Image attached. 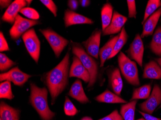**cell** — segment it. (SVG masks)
<instances>
[{
    "label": "cell",
    "instance_id": "6da1fadb",
    "mask_svg": "<svg viewBox=\"0 0 161 120\" xmlns=\"http://www.w3.org/2000/svg\"><path fill=\"white\" fill-rule=\"evenodd\" d=\"M69 48L62 61L52 70L46 73L44 76L45 84L47 86L51 97V104L55 103L58 96L69 84Z\"/></svg>",
    "mask_w": 161,
    "mask_h": 120
},
{
    "label": "cell",
    "instance_id": "7a4b0ae2",
    "mask_svg": "<svg viewBox=\"0 0 161 120\" xmlns=\"http://www.w3.org/2000/svg\"><path fill=\"white\" fill-rule=\"evenodd\" d=\"M47 89L46 87H38L33 83H31L30 102L42 120H51L55 113L50 109L47 102Z\"/></svg>",
    "mask_w": 161,
    "mask_h": 120
},
{
    "label": "cell",
    "instance_id": "3957f363",
    "mask_svg": "<svg viewBox=\"0 0 161 120\" xmlns=\"http://www.w3.org/2000/svg\"><path fill=\"white\" fill-rule=\"evenodd\" d=\"M70 45L72 54L79 58L85 68L89 72L90 79L87 88L93 87L96 83L98 76V63L94 58L87 54L81 44L71 40Z\"/></svg>",
    "mask_w": 161,
    "mask_h": 120
},
{
    "label": "cell",
    "instance_id": "277c9868",
    "mask_svg": "<svg viewBox=\"0 0 161 120\" xmlns=\"http://www.w3.org/2000/svg\"><path fill=\"white\" fill-rule=\"evenodd\" d=\"M118 63L120 72L127 82L133 86H140L141 83L136 62L120 51L118 56Z\"/></svg>",
    "mask_w": 161,
    "mask_h": 120
},
{
    "label": "cell",
    "instance_id": "5b68a950",
    "mask_svg": "<svg viewBox=\"0 0 161 120\" xmlns=\"http://www.w3.org/2000/svg\"><path fill=\"white\" fill-rule=\"evenodd\" d=\"M39 31L48 42L56 57H59L64 49L68 45L69 41L50 28L40 29Z\"/></svg>",
    "mask_w": 161,
    "mask_h": 120
},
{
    "label": "cell",
    "instance_id": "8992f818",
    "mask_svg": "<svg viewBox=\"0 0 161 120\" xmlns=\"http://www.w3.org/2000/svg\"><path fill=\"white\" fill-rule=\"evenodd\" d=\"M22 39L29 55L38 64L40 56L41 42L35 29L31 28L28 30L22 36Z\"/></svg>",
    "mask_w": 161,
    "mask_h": 120
},
{
    "label": "cell",
    "instance_id": "52a82bcc",
    "mask_svg": "<svg viewBox=\"0 0 161 120\" xmlns=\"http://www.w3.org/2000/svg\"><path fill=\"white\" fill-rule=\"evenodd\" d=\"M41 24V22L39 21L25 18L18 14L13 25L9 30L10 38L14 41H17L28 30L33 26Z\"/></svg>",
    "mask_w": 161,
    "mask_h": 120
},
{
    "label": "cell",
    "instance_id": "ba28073f",
    "mask_svg": "<svg viewBox=\"0 0 161 120\" xmlns=\"http://www.w3.org/2000/svg\"><path fill=\"white\" fill-rule=\"evenodd\" d=\"M161 104V88L159 85L155 84L150 96L146 101L139 104V107L142 112L152 115Z\"/></svg>",
    "mask_w": 161,
    "mask_h": 120
},
{
    "label": "cell",
    "instance_id": "9c48e42d",
    "mask_svg": "<svg viewBox=\"0 0 161 120\" xmlns=\"http://www.w3.org/2000/svg\"><path fill=\"white\" fill-rule=\"evenodd\" d=\"M102 33V30L96 29L89 38L82 43L87 54L96 59H98L99 57V46Z\"/></svg>",
    "mask_w": 161,
    "mask_h": 120
},
{
    "label": "cell",
    "instance_id": "30bf717a",
    "mask_svg": "<svg viewBox=\"0 0 161 120\" xmlns=\"http://www.w3.org/2000/svg\"><path fill=\"white\" fill-rule=\"evenodd\" d=\"M144 47L143 42L140 34L135 36L133 41L130 44L129 48L126 51L128 57L132 60L136 61L142 67L143 65Z\"/></svg>",
    "mask_w": 161,
    "mask_h": 120
},
{
    "label": "cell",
    "instance_id": "8fae6325",
    "mask_svg": "<svg viewBox=\"0 0 161 120\" xmlns=\"http://www.w3.org/2000/svg\"><path fill=\"white\" fill-rule=\"evenodd\" d=\"M32 76L31 75L24 73L15 67L10 71L0 75V81H9L13 83L14 85L21 86Z\"/></svg>",
    "mask_w": 161,
    "mask_h": 120
},
{
    "label": "cell",
    "instance_id": "7c38bea8",
    "mask_svg": "<svg viewBox=\"0 0 161 120\" xmlns=\"http://www.w3.org/2000/svg\"><path fill=\"white\" fill-rule=\"evenodd\" d=\"M69 77H77L82 79L86 83H89L90 76L80 60L76 56H73L72 63L70 66L69 72Z\"/></svg>",
    "mask_w": 161,
    "mask_h": 120
},
{
    "label": "cell",
    "instance_id": "4fadbf2b",
    "mask_svg": "<svg viewBox=\"0 0 161 120\" xmlns=\"http://www.w3.org/2000/svg\"><path fill=\"white\" fill-rule=\"evenodd\" d=\"M27 6L26 0H15L13 2L4 12L2 19L3 21L14 24L18 13L24 7Z\"/></svg>",
    "mask_w": 161,
    "mask_h": 120
},
{
    "label": "cell",
    "instance_id": "5bb4252c",
    "mask_svg": "<svg viewBox=\"0 0 161 120\" xmlns=\"http://www.w3.org/2000/svg\"><path fill=\"white\" fill-rule=\"evenodd\" d=\"M127 21V18L126 17L114 11L112 21L109 26L102 31V35L105 36L120 33Z\"/></svg>",
    "mask_w": 161,
    "mask_h": 120
},
{
    "label": "cell",
    "instance_id": "9a60e30c",
    "mask_svg": "<svg viewBox=\"0 0 161 120\" xmlns=\"http://www.w3.org/2000/svg\"><path fill=\"white\" fill-rule=\"evenodd\" d=\"M64 21L66 28L74 25L81 24L92 25L94 23V21L91 19L72 11L69 9H67L65 11Z\"/></svg>",
    "mask_w": 161,
    "mask_h": 120
},
{
    "label": "cell",
    "instance_id": "2e32d148",
    "mask_svg": "<svg viewBox=\"0 0 161 120\" xmlns=\"http://www.w3.org/2000/svg\"><path fill=\"white\" fill-rule=\"evenodd\" d=\"M161 16V7L151 15L143 24L142 38L153 35Z\"/></svg>",
    "mask_w": 161,
    "mask_h": 120
},
{
    "label": "cell",
    "instance_id": "e0dca14e",
    "mask_svg": "<svg viewBox=\"0 0 161 120\" xmlns=\"http://www.w3.org/2000/svg\"><path fill=\"white\" fill-rule=\"evenodd\" d=\"M68 95L80 103L86 104L90 102L85 93L82 82L79 79L75 81L71 86Z\"/></svg>",
    "mask_w": 161,
    "mask_h": 120
},
{
    "label": "cell",
    "instance_id": "ac0fdd59",
    "mask_svg": "<svg viewBox=\"0 0 161 120\" xmlns=\"http://www.w3.org/2000/svg\"><path fill=\"white\" fill-rule=\"evenodd\" d=\"M109 84L111 89L117 95L120 96L123 88V82L121 72L118 68H115L108 74Z\"/></svg>",
    "mask_w": 161,
    "mask_h": 120
},
{
    "label": "cell",
    "instance_id": "d6986e66",
    "mask_svg": "<svg viewBox=\"0 0 161 120\" xmlns=\"http://www.w3.org/2000/svg\"><path fill=\"white\" fill-rule=\"evenodd\" d=\"M120 34V33H119L116 36L112 37V38L110 39L105 43L104 45L99 50V57L100 61V67H103L107 60H108L112 55L115 44L119 38Z\"/></svg>",
    "mask_w": 161,
    "mask_h": 120
},
{
    "label": "cell",
    "instance_id": "ffe728a7",
    "mask_svg": "<svg viewBox=\"0 0 161 120\" xmlns=\"http://www.w3.org/2000/svg\"><path fill=\"white\" fill-rule=\"evenodd\" d=\"M143 78L156 80L161 79V68L156 61H151L145 65Z\"/></svg>",
    "mask_w": 161,
    "mask_h": 120
},
{
    "label": "cell",
    "instance_id": "44dd1931",
    "mask_svg": "<svg viewBox=\"0 0 161 120\" xmlns=\"http://www.w3.org/2000/svg\"><path fill=\"white\" fill-rule=\"evenodd\" d=\"M19 110L14 109L3 102L0 104V116L2 120H19Z\"/></svg>",
    "mask_w": 161,
    "mask_h": 120
},
{
    "label": "cell",
    "instance_id": "7402d4cb",
    "mask_svg": "<svg viewBox=\"0 0 161 120\" xmlns=\"http://www.w3.org/2000/svg\"><path fill=\"white\" fill-rule=\"evenodd\" d=\"M95 100L98 102L106 103L125 104L127 103V101L108 89H106L104 92L96 97Z\"/></svg>",
    "mask_w": 161,
    "mask_h": 120
},
{
    "label": "cell",
    "instance_id": "603a6c76",
    "mask_svg": "<svg viewBox=\"0 0 161 120\" xmlns=\"http://www.w3.org/2000/svg\"><path fill=\"white\" fill-rule=\"evenodd\" d=\"M114 7L111 3L107 2L102 7L101 10L102 30L104 31L111 23L113 18Z\"/></svg>",
    "mask_w": 161,
    "mask_h": 120
},
{
    "label": "cell",
    "instance_id": "cb8c5ba5",
    "mask_svg": "<svg viewBox=\"0 0 161 120\" xmlns=\"http://www.w3.org/2000/svg\"><path fill=\"white\" fill-rule=\"evenodd\" d=\"M137 102V100H134L121 106L120 114L124 120H135L136 107Z\"/></svg>",
    "mask_w": 161,
    "mask_h": 120
},
{
    "label": "cell",
    "instance_id": "d4e9b609",
    "mask_svg": "<svg viewBox=\"0 0 161 120\" xmlns=\"http://www.w3.org/2000/svg\"><path fill=\"white\" fill-rule=\"evenodd\" d=\"M150 49L156 56L161 57V27L155 30L150 44Z\"/></svg>",
    "mask_w": 161,
    "mask_h": 120
},
{
    "label": "cell",
    "instance_id": "484cf974",
    "mask_svg": "<svg viewBox=\"0 0 161 120\" xmlns=\"http://www.w3.org/2000/svg\"><path fill=\"white\" fill-rule=\"evenodd\" d=\"M128 35L125 30V28L123 27L120 32V36L116 42L114 47V50L108 59H111L115 56L118 53H120L122 48L126 44L128 40Z\"/></svg>",
    "mask_w": 161,
    "mask_h": 120
},
{
    "label": "cell",
    "instance_id": "4316f807",
    "mask_svg": "<svg viewBox=\"0 0 161 120\" xmlns=\"http://www.w3.org/2000/svg\"><path fill=\"white\" fill-rule=\"evenodd\" d=\"M151 85L149 84L145 85L141 87L136 88L134 90L130 101L148 99L151 95Z\"/></svg>",
    "mask_w": 161,
    "mask_h": 120
},
{
    "label": "cell",
    "instance_id": "83f0119b",
    "mask_svg": "<svg viewBox=\"0 0 161 120\" xmlns=\"http://www.w3.org/2000/svg\"><path fill=\"white\" fill-rule=\"evenodd\" d=\"M161 7V1L160 0H149L147 3L145 11L144 16L142 24H143L145 22L151 15L156 11L157 9Z\"/></svg>",
    "mask_w": 161,
    "mask_h": 120
},
{
    "label": "cell",
    "instance_id": "f1b7e54d",
    "mask_svg": "<svg viewBox=\"0 0 161 120\" xmlns=\"http://www.w3.org/2000/svg\"><path fill=\"white\" fill-rule=\"evenodd\" d=\"M14 96L12 91L11 84L9 81L2 82L0 84V97L11 100Z\"/></svg>",
    "mask_w": 161,
    "mask_h": 120
},
{
    "label": "cell",
    "instance_id": "f546056e",
    "mask_svg": "<svg viewBox=\"0 0 161 120\" xmlns=\"http://www.w3.org/2000/svg\"><path fill=\"white\" fill-rule=\"evenodd\" d=\"M16 65V63L9 58L5 54H0V71L1 72L6 71Z\"/></svg>",
    "mask_w": 161,
    "mask_h": 120
},
{
    "label": "cell",
    "instance_id": "4dcf8cb0",
    "mask_svg": "<svg viewBox=\"0 0 161 120\" xmlns=\"http://www.w3.org/2000/svg\"><path fill=\"white\" fill-rule=\"evenodd\" d=\"M64 110L65 114L68 116H74L78 113L77 109L68 97L65 98Z\"/></svg>",
    "mask_w": 161,
    "mask_h": 120
},
{
    "label": "cell",
    "instance_id": "1f68e13d",
    "mask_svg": "<svg viewBox=\"0 0 161 120\" xmlns=\"http://www.w3.org/2000/svg\"><path fill=\"white\" fill-rule=\"evenodd\" d=\"M21 14L29 19L38 20L40 18V14L35 9L31 7H25L22 9L20 11Z\"/></svg>",
    "mask_w": 161,
    "mask_h": 120
},
{
    "label": "cell",
    "instance_id": "d6a6232c",
    "mask_svg": "<svg viewBox=\"0 0 161 120\" xmlns=\"http://www.w3.org/2000/svg\"><path fill=\"white\" fill-rule=\"evenodd\" d=\"M41 2L49 10L53 13L54 17H57L58 7L52 0H40Z\"/></svg>",
    "mask_w": 161,
    "mask_h": 120
},
{
    "label": "cell",
    "instance_id": "836d02e7",
    "mask_svg": "<svg viewBox=\"0 0 161 120\" xmlns=\"http://www.w3.org/2000/svg\"><path fill=\"white\" fill-rule=\"evenodd\" d=\"M127 6L128 9V17L129 18H136V5L135 0H127Z\"/></svg>",
    "mask_w": 161,
    "mask_h": 120
},
{
    "label": "cell",
    "instance_id": "e575fe53",
    "mask_svg": "<svg viewBox=\"0 0 161 120\" xmlns=\"http://www.w3.org/2000/svg\"><path fill=\"white\" fill-rule=\"evenodd\" d=\"M98 120H124V119L118 110H115L109 115Z\"/></svg>",
    "mask_w": 161,
    "mask_h": 120
},
{
    "label": "cell",
    "instance_id": "d590c367",
    "mask_svg": "<svg viewBox=\"0 0 161 120\" xmlns=\"http://www.w3.org/2000/svg\"><path fill=\"white\" fill-rule=\"evenodd\" d=\"M10 49L8 44L5 39L4 35L2 31L0 32V51H9Z\"/></svg>",
    "mask_w": 161,
    "mask_h": 120
},
{
    "label": "cell",
    "instance_id": "8d00e7d4",
    "mask_svg": "<svg viewBox=\"0 0 161 120\" xmlns=\"http://www.w3.org/2000/svg\"><path fill=\"white\" fill-rule=\"evenodd\" d=\"M67 4L69 9L75 12L77 10L79 5V2L76 0H69L68 1Z\"/></svg>",
    "mask_w": 161,
    "mask_h": 120
},
{
    "label": "cell",
    "instance_id": "74e56055",
    "mask_svg": "<svg viewBox=\"0 0 161 120\" xmlns=\"http://www.w3.org/2000/svg\"><path fill=\"white\" fill-rule=\"evenodd\" d=\"M139 112L141 113V115H142L143 117L146 120H161V119L152 116V115L148 114V113H145L143 112L139 111Z\"/></svg>",
    "mask_w": 161,
    "mask_h": 120
},
{
    "label": "cell",
    "instance_id": "f35d334b",
    "mask_svg": "<svg viewBox=\"0 0 161 120\" xmlns=\"http://www.w3.org/2000/svg\"><path fill=\"white\" fill-rule=\"evenodd\" d=\"M11 0H1L0 1V6L1 8L4 9L8 8L10 4L12 3Z\"/></svg>",
    "mask_w": 161,
    "mask_h": 120
},
{
    "label": "cell",
    "instance_id": "ab89813d",
    "mask_svg": "<svg viewBox=\"0 0 161 120\" xmlns=\"http://www.w3.org/2000/svg\"><path fill=\"white\" fill-rule=\"evenodd\" d=\"M79 2L81 6L83 7H88L91 3V2L89 0H80Z\"/></svg>",
    "mask_w": 161,
    "mask_h": 120
},
{
    "label": "cell",
    "instance_id": "60d3db41",
    "mask_svg": "<svg viewBox=\"0 0 161 120\" xmlns=\"http://www.w3.org/2000/svg\"><path fill=\"white\" fill-rule=\"evenodd\" d=\"M155 61L158 63V65H160V67H161V57L155 59Z\"/></svg>",
    "mask_w": 161,
    "mask_h": 120
},
{
    "label": "cell",
    "instance_id": "b9f144b4",
    "mask_svg": "<svg viewBox=\"0 0 161 120\" xmlns=\"http://www.w3.org/2000/svg\"><path fill=\"white\" fill-rule=\"evenodd\" d=\"M80 120H93L91 117H87V116H86V117H83L82 119Z\"/></svg>",
    "mask_w": 161,
    "mask_h": 120
},
{
    "label": "cell",
    "instance_id": "7bdbcfd3",
    "mask_svg": "<svg viewBox=\"0 0 161 120\" xmlns=\"http://www.w3.org/2000/svg\"><path fill=\"white\" fill-rule=\"evenodd\" d=\"M26 2H27V6L29 7V5H30L31 3H32V0H31V1H28V0H26Z\"/></svg>",
    "mask_w": 161,
    "mask_h": 120
},
{
    "label": "cell",
    "instance_id": "ee69618b",
    "mask_svg": "<svg viewBox=\"0 0 161 120\" xmlns=\"http://www.w3.org/2000/svg\"><path fill=\"white\" fill-rule=\"evenodd\" d=\"M146 120L145 119H144V118H141V119H138V120Z\"/></svg>",
    "mask_w": 161,
    "mask_h": 120
},
{
    "label": "cell",
    "instance_id": "f6af8a7d",
    "mask_svg": "<svg viewBox=\"0 0 161 120\" xmlns=\"http://www.w3.org/2000/svg\"><path fill=\"white\" fill-rule=\"evenodd\" d=\"M159 108H161V104L160 105V107H159Z\"/></svg>",
    "mask_w": 161,
    "mask_h": 120
},
{
    "label": "cell",
    "instance_id": "bcb514c9",
    "mask_svg": "<svg viewBox=\"0 0 161 120\" xmlns=\"http://www.w3.org/2000/svg\"><path fill=\"white\" fill-rule=\"evenodd\" d=\"M0 120H2L1 119H0Z\"/></svg>",
    "mask_w": 161,
    "mask_h": 120
}]
</instances>
